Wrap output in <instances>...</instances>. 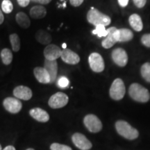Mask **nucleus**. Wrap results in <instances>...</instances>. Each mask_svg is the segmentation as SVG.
<instances>
[{
  "mask_svg": "<svg viewBox=\"0 0 150 150\" xmlns=\"http://www.w3.org/2000/svg\"><path fill=\"white\" fill-rule=\"evenodd\" d=\"M129 24L131 27L136 31H140L143 28L141 18L138 14H133L129 17Z\"/></svg>",
  "mask_w": 150,
  "mask_h": 150,
  "instance_id": "nucleus-22",
  "label": "nucleus"
},
{
  "mask_svg": "<svg viewBox=\"0 0 150 150\" xmlns=\"http://www.w3.org/2000/svg\"><path fill=\"white\" fill-rule=\"evenodd\" d=\"M84 0H70V4L74 7L79 6L80 5L82 4Z\"/></svg>",
  "mask_w": 150,
  "mask_h": 150,
  "instance_id": "nucleus-32",
  "label": "nucleus"
},
{
  "mask_svg": "<svg viewBox=\"0 0 150 150\" xmlns=\"http://www.w3.org/2000/svg\"><path fill=\"white\" fill-rule=\"evenodd\" d=\"M35 39L39 43L43 45H48L52 42V35L45 30L40 29L37 31L35 35Z\"/></svg>",
  "mask_w": 150,
  "mask_h": 150,
  "instance_id": "nucleus-19",
  "label": "nucleus"
},
{
  "mask_svg": "<svg viewBox=\"0 0 150 150\" xmlns=\"http://www.w3.org/2000/svg\"><path fill=\"white\" fill-rule=\"evenodd\" d=\"M27 150H35V149H32V148H29V149H27Z\"/></svg>",
  "mask_w": 150,
  "mask_h": 150,
  "instance_id": "nucleus-39",
  "label": "nucleus"
},
{
  "mask_svg": "<svg viewBox=\"0 0 150 150\" xmlns=\"http://www.w3.org/2000/svg\"><path fill=\"white\" fill-rule=\"evenodd\" d=\"M57 84L60 88H65L67 87L69 85L68 79L65 77V76H61V77H60L59 79V80H58Z\"/></svg>",
  "mask_w": 150,
  "mask_h": 150,
  "instance_id": "nucleus-29",
  "label": "nucleus"
},
{
  "mask_svg": "<svg viewBox=\"0 0 150 150\" xmlns=\"http://www.w3.org/2000/svg\"><path fill=\"white\" fill-rule=\"evenodd\" d=\"M33 74L35 79L38 82L41 83H51V77L47 71L44 67H36L33 70Z\"/></svg>",
  "mask_w": 150,
  "mask_h": 150,
  "instance_id": "nucleus-14",
  "label": "nucleus"
},
{
  "mask_svg": "<svg viewBox=\"0 0 150 150\" xmlns=\"http://www.w3.org/2000/svg\"><path fill=\"white\" fill-rule=\"evenodd\" d=\"M61 57V59L67 64L76 65L80 61L79 56L69 49H65L62 50Z\"/></svg>",
  "mask_w": 150,
  "mask_h": 150,
  "instance_id": "nucleus-12",
  "label": "nucleus"
},
{
  "mask_svg": "<svg viewBox=\"0 0 150 150\" xmlns=\"http://www.w3.org/2000/svg\"><path fill=\"white\" fill-rule=\"evenodd\" d=\"M112 59L115 64L120 67H125L128 62L127 52L122 48L115 49L112 52Z\"/></svg>",
  "mask_w": 150,
  "mask_h": 150,
  "instance_id": "nucleus-11",
  "label": "nucleus"
},
{
  "mask_svg": "<svg viewBox=\"0 0 150 150\" xmlns=\"http://www.w3.org/2000/svg\"><path fill=\"white\" fill-rule=\"evenodd\" d=\"M2 150H16V148L13 147V146L8 145V146H7V147H6L4 149Z\"/></svg>",
  "mask_w": 150,
  "mask_h": 150,
  "instance_id": "nucleus-37",
  "label": "nucleus"
},
{
  "mask_svg": "<svg viewBox=\"0 0 150 150\" xmlns=\"http://www.w3.org/2000/svg\"><path fill=\"white\" fill-rule=\"evenodd\" d=\"M69 98L66 94L61 93H56L50 97L49 99L48 104L52 108H61L66 106L68 103Z\"/></svg>",
  "mask_w": 150,
  "mask_h": 150,
  "instance_id": "nucleus-6",
  "label": "nucleus"
},
{
  "mask_svg": "<svg viewBox=\"0 0 150 150\" xmlns=\"http://www.w3.org/2000/svg\"><path fill=\"white\" fill-rule=\"evenodd\" d=\"M29 114L33 119L40 122H47L50 120L48 112L40 108H32L30 110Z\"/></svg>",
  "mask_w": 150,
  "mask_h": 150,
  "instance_id": "nucleus-16",
  "label": "nucleus"
},
{
  "mask_svg": "<svg viewBox=\"0 0 150 150\" xmlns=\"http://www.w3.org/2000/svg\"><path fill=\"white\" fill-rule=\"evenodd\" d=\"M4 16L2 11L0 9V24H1L4 22Z\"/></svg>",
  "mask_w": 150,
  "mask_h": 150,
  "instance_id": "nucleus-36",
  "label": "nucleus"
},
{
  "mask_svg": "<svg viewBox=\"0 0 150 150\" xmlns=\"http://www.w3.org/2000/svg\"><path fill=\"white\" fill-rule=\"evenodd\" d=\"M1 9L5 13H11L13 10V5L10 0H4L1 3Z\"/></svg>",
  "mask_w": 150,
  "mask_h": 150,
  "instance_id": "nucleus-27",
  "label": "nucleus"
},
{
  "mask_svg": "<svg viewBox=\"0 0 150 150\" xmlns=\"http://www.w3.org/2000/svg\"><path fill=\"white\" fill-rule=\"evenodd\" d=\"M135 5L138 8H142L145 6L147 0H133Z\"/></svg>",
  "mask_w": 150,
  "mask_h": 150,
  "instance_id": "nucleus-31",
  "label": "nucleus"
},
{
  "mask_svg": "<svg viewBox=\"0 0 150 150\" xmlns=\"http://www.w3.org/2000/svg\"><path fill=\"white\" fill-rule=\"evenodd\" d=\"M93 34L97 35L99 38L106 37L108 35L107 29L104 25H97L95 27V29L93 31Z\"/></svg>",
  "mask_w": 150,
  "mask_h": 150,
  "instance_id": "nucleus-25",
  "label": "nucleus"
},
{
  "mask_svg": "<svg viewBox=\"0 0 150 150\" xmlns=\"http://www.w3.org/2000/svg\"><path fill=\"white\" fill-rule=\"evenodd\" d=\"M1 58L2 63L6 65L11 64L13 61L12 52L8 48H4L1 52Z\"/></svg>",
  "mask_w": 150,
  "mask_h": 150,
  "instance_id": "nucleus-23",
  "label": "nucleus"
},
{
  "mask_svg": "<svg viewBox=\"0 0 150 150\" xmlns=\"http://www.w3.org/2000/svg\"><path fill=\"white\" fill-rule=\"evenodd\" d=\"M87 20L89 23L93 24L95 27L97 25L108 26L111 22L109 16L99 12L95 8H91V10L88 12Z\"/></svg>",
  "mask_w": 150,
  "mask_h": 150,
  "instance_id": "nucleus-3",
  "label": "nucleus"
},
{
  "mask_svg": "<svg viewBox=\"0 0 150 150\" xmlns=\"http://www.w3.org/2000/svg\"><path fill=\"white\" fill-rule=\"evenodd\" d=\"M4 107L11 113H18L21 110L22 104L20 99L16 97H7L3 102Z\"/></svg>",
  "mask_w": 150,
  "mask_h": 150,
  "instance_id": "nucleus-8",
  "label": "nucleus"
},
{
  "mask_svg": "<svg viewBox=\"0 0 150 150\" xmlns=\"http://www.w3.org/2000/svg\"><path fill=\"white\" fill-rule=\"evenodd\" d=\"M62 47L63 48V50H65V49H67V44H66V43H63V44L62 45Z\"/></svg>",
  "mask_w": 150,
  "mask_h": 150,
  "instance_id": "nucleus-38",
  "label": "nucleus"
},
{
  "mask_svg": "<svg viewBox=\"0 0 150 150\" xmlns=\"http://www.w3.org/2000/svg\"><path fill=\"white\" fill-rule=\"evenodd\" d=\"M0 150H2V148H1V145H0Z\"/></svg>",
  "mask_w": 150,
  "mask_h": 150,
  "instance_id": "nucleus-40",
  "label": "nucleus"
},
{
  "mask_svg": "<svg viewBox=\"0 0 150 150\" xmlns=\"http://www.w3.org/2000/svg\"><path fill=\"white\" fill-rule=\"evenodd\" d=\"M31 1L35 3H38L40 4H48L52 1V0H31Z\"/></svg>",
  "mask_w": 150,
  "mask_h": 150,
  "instance_id": "nucleus-34",
  "label": "nucleus"
},
{
  "mask_svg": "<svg viewBox=\"0 0 150 150\" xmlns=\"http://www.w3.org/2000/svg\"><path fill=\"white\" fill-rule=\"evenodd\" d=\"M141 74L147 82L150 83V63H146L141 67Z\"/></svg>",
  "mask_w": 150,
  "mask_h": 150,
  "instance_id": "nucleus-26",
  "label": "nucleus"
},
{
  "mask_svg": "<svg viewBox=\"0 0 150 150\" xmlns=\"http://www.w3.org/2000/svg\"><path fill=\"white\" fill-rule=\"evenodd\" d=\"M13 95L16 98L23 100H29L32 97L33 93L31 90L27 86H18L13 90Z\"/></svg>",
  "mask_w": 150,
  "mask_h": 150,
  "instance_id": "nucleus-13",
  "label": "nucleus"
},
{
  "mask_svg": "<svg viewBox=\"0 0 150 150\" xmlns=\"http://www.w3.org/2000/svg\"><path fill=\"white\" fill-rule=\"evenodd\" d=\"M83 123L88 130L92 133H98L102 129V123L96 115L89 114L84 117Z\"/></svg>",
  "mask_w": 150,
  "mask_h": 150,
  "instance_id": "nucleus-5",
  "label": "nucleus"
},
{
  "mask_svg": "<svg viewBox=\"0 0 150 150\" xmlns=\"http://www.w3.org/2000/svg\"><path fill=\"white\" fill-rule=\"evenodd\" d=\"M114 37L117 42H127L132 40L134 34L128 29H117L114 33Z\"/></svg>",
  "mask_w": 150,
  "mask_h": 150,
  "instance_id": "nucleus-17",
  "label": "nucleus"
},
{
  "mask_svg": "<svg viewBox=\"0 0 150 150\" xmlns=\"http://www.w3.org/2000/svg\"><path fill=\"white\" fill-rule=\"evenodd\" d=\"M125 93L126 89L123 81L120 79L114 80L110 88V97L114 100H120L125 96Z\"/></svg>",
  "mask_w": 150,
  "mask_h": 150,
  "instance_id": "nucleus-4",
  "label": "nucleus"
},
{
  "mask_svg": "<svg viewBox=\"0 0 150 150\" xmlns=\"http://www.w3.org/2000/svg\"><path fill=\"white\" fill-rule=\"evenodd\" d=\"M116 30H117V29L114 27H110L107 29V36L105 38V39L102 42V45L103 47L105 49H109L113 46L115 44V42H117L115 37H114V33H115Z\"/></svg>",
  "mask_w": 150,
  "mask_h": 150,
  "instance_id": "nucleus-18",
  "label": "nucleus"
},
{
  "mask_svg": "<svg viewBox=\"0 0 150 150\" xmlns=\"http://www.w3.org/2000/svg\"><path fill=\"white\" fill-rule=\"evenodd\" d=\"M72 140L74 145L81 150H89L93 147L91 142L80 133H75L72 137Z\"/></svg>",
  "mask_w": 150,
  "mask_h": 150,
  "instance_id": "nucleus-9",
  "label": "nucleus"
},
{
  "mask_svg": "<svg viewBox=\"0 0 150 150\" xmlns=\"http://www.w3.org/2000/svg\"><path fill=\"white\" fill-rule=\"evenodd\" d=\"M16 20L18 25L23 29H27L30 27V24H31L29 18L25 13L23 12H19L18 13H17Z\"/></svg>",
  "mask_w": 150,
  "mask_h": 150,
  "instance_id": "nucleus-21",
  "label": "nucleus"
},
{
  "mask_svg": "<svg viewBox=\"0 0 150 150\" xmlns=\"http://www.w3.org/2000/svg\"><path fill=\"white\" fill-rule=\"evenodd\" d=\"M11 46H12L13 51L15 52H18L20 49L21 43H20V39L19 35L17 33H12L9 36Z\"/></svg>",
  "mask_w": 150,
  "mask_h": 150,
  "instance_id": "nucleus-24",
  "label": "nucleus"
},
{
  "mask_svg": "<svg viewBox=\"0 0 150 150\" xmlns=\"http://www.w3.org/2000/svg\"><path fill=\"white\" fill-rule=\"evenodd\" d=\"M141 41L144 45L147 47H150V33L142 35Z\"/></svg>",
  "mask_w": 150,
  "mask_h": 150,
  "instance_id": "nucleus-30",
  "label": "nucleus"
},
{
  "mask_svg": "<svg viewBox=\"0 0 150 150\" xmlns=\"http://www.w3.org/2000/svg\"><path fill=\"white\" fill-rule=\"evenodd\" d=\"M29 14L33 19L38 20L44 18L46 16L47 10L42 5H36L31 8Z\"/></svg>",
  "mask_w": 150,
  "mask_h": 150,
  "instance_id": "nucleus-20",
  "label": "nucleus"
},
{
  "mask_svg": "<svg viewBox=\"0 0 150 150\" xmlns=\"http://www.w3.org/2000/svg\"><path fill=\"white\" fill-rule=\"evenodd\" d=\"M88 63L91 70L95 72H102L104 70V61L98 53H92L89 56Z\"/></svg>",
  "mask_w": 150,
  "mask_h": 150,
  "instance_id": "nucleus-7",
  "label": "nucleus"
},
{
  "mask_svg": "<svg viewBox=\"0 0 150 150\" xmlns=\"http://www.w3.org/2000/svg\"><path fill=\"white\" fill-rule=\"evenodd\" d=\"M129 93L134 100L138 102H147L150 99V94L148 90L138 83H133L129 87Z\"/></svg>",
  "mask_w": 150,
  "mask_h": 150,
  "instance_id": "nucleus-1",
  "label": "nucleus"
},
{
  "mask_svg": "<svg viewBox=\"0 0 150 150\" xmlns=\"http://www.w3.org/2000/svg\"><path fill=\"white\" fill-rule=\"evenodd\" d=\"M62 50L59 46L54 44H50L45 48L43 51L45 58L50 61H56L61 56Z\"/></svg>",
  "mask_w": 150,
  "mask_h": 150,
  "instance_id": "nucleus-10",
  "label": "nucleus"
},
{
  "mask_svg": "<svg viewBox=\"0 0 150 150\" xmlns=\"http://www.w3.org/2000/svg\"><path fill=\"white\" fill-rule=\"evenodd\" d=\"M44 68L47 71L51 77V83H54L56 79L58 74L57 61L45 59L44 61Z\"/></svg>",
  "mask_w": 150,
  "mask_h": 150,
  "instance_id": "nucleus-15",
  "label": "nucleus"
},
{
  "mask_svg": "<svg viewBox=\"0 0 150 150\" xmlns=\"http://www.w3.org/2000/svg\"><path fill=\"white\" fill-rule=\"evenodd\" d=\"M118 3L120 6L122 7H126L127 5H128L129 1V0H117Z\"/></svg>",
  "mask_w": 150,
  "mask_h": 150,
  "instance_id": "nucleus-35",
  "label": "nucleus"
},
{
  "mask_svg": "<svg viewBox=\"0 0 150 150\" xmlns=\"http://www.w3.org/2000/svg\"><path fill=\"white\" fill-rule=\"evenodd\" d=\"M51 150H72V148L67 145H62L59 143H53L50 146Z\"/></svg>",
  "mask_w": 150,
  "mask_h": 150,
  "instance_id": "nucleus-28",
  "label": "nucleus"
},
{
  "mask_svg": "<svg viewBox=\"0 0 150 150\" xmlns=\"http://www.w3.org/2000/svg\"><path fill=\"white\" fill-rule=\"evenodd\" d=\"M18 4L22 7H26L29 4L31 0H17Z\"/></svg>",
  "mask_w": 150,
  "mask_h": 150,
  "instance_id": "nucleus-33",
  "label": "nucleus"
},
{
  "mask_svg": "<svg viewBox=\"0 0 150 150\" xmlns=\"http://www.w3.org/2000/svg\"><path fill=\"white\" fill-rule=\"evenodd\" d=\"M115 129L120 136L128 140H134L139 136L136 129L131 126L126 121L118 120L115 123Z\"/></svg>",
  "mask_w": 150,
  "mask_h": 150,
  "instance_id": "nucleus-2",
  "label": "nucleus"
}]
</instances>
